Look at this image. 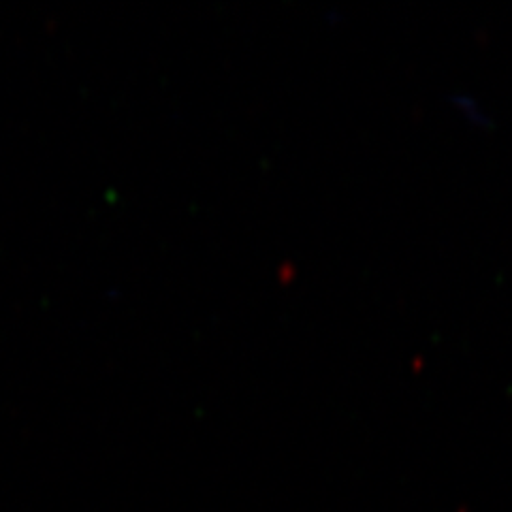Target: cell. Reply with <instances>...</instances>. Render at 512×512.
Instances as JSON below:
<instances>
[{
    "instance_id": "cell-1",
    "label": "cell",
    "mask_w": 512,
    "mask_h": 512,
    "mask_svg": "<svg viewBox=\"0 0 512 512\" xmlns=\"http://www.w3.org/2000/svg\"><path fill=\"white\" fill-rule=\"evenodd\" d=\"M451 107L457 111V114L466 120L468 124L476 126V128H487L491 126V116L489 111L483 107L478 99L474 96L466 94V92H459L451 96Z\"/></svg>"
}]
</instances>
